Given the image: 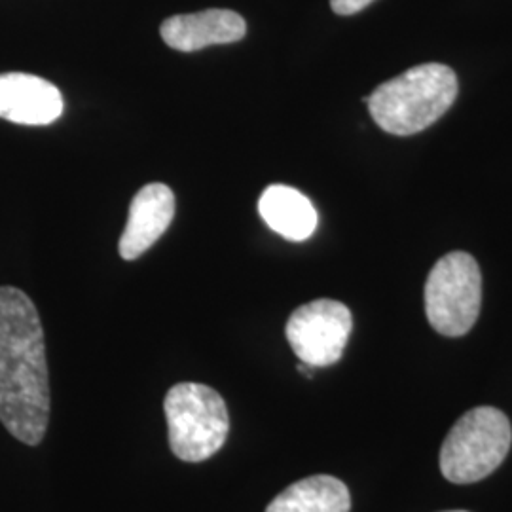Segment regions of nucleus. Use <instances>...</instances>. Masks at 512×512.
Masks as SVG:
<instances>
[{
    "mask_svg": "<svg viewBox=\"0 0 512 512\" xmlns=\"http://www.w3.org/2000/svg\"><path fill=\"white\" fill-rule=\"evenodd\" d=\"M452 512H465V511H452Z\"/></svg>",
    "mask_w": 512,
    "mask_h": 512,
    "instance_id": "obj_13",
    "label": "nucleus"
},
{
    "mask_svg": "<svg viewBox=\"0 0 512 512\" xmlns=\"http://www.w3.org/2000/svg\"><path fill=\"white\" fill-rule=\"evenodd\" d=\"M372 2L374 0H330V6L338 16H353L365 10L366 6Z\"/></svg>",
    "mask_w": 512,
    "mask_h": 512,
    "instance_id": "obj_12",
    "label": "nucleus"
},
{
    "mask_svg": "<svg viewBox=\"0 0 512 512\" xmlns=\"http://www.w3.org/2000/svg\"><path fill=\"white\" fill-rule=\"evenodd\" d=\"M247 33V23L232 10L211 8L196 14L165 19L160 35L177 52H198L215 44L239 42Z\"/></svg>",
    "mask_w": 512,
    "mask_h": 512,
    "instance_id": "obj_9",
    "label": "nucleus"
},
{
    "mask_svg": "<svg viewBox=\"0 0 512 512\" xmlns=\"http://www.w3.org/2000/svg\"><path fill=\"white\" fill-rule=\"evenodd\" d=\"M258 211L275 234L289 241H304L317 228V211L310 200L285 184L268 186L260 196Z\"/></svg>",
    "mask_w": 512,
    "mask_h": 512,
    "instance_id": "obj_10",
    "label": "nucleus"
},
{
    "mask_svg": "<svg viewBox=\"0 0 512 512\" xmlns=\"http://www.w3.org/2000/svg\"><path fill=\"white\" fill-rule=\"evenodd\" d=\"M482 306V275L475 258L463 251L442 256L425 285V311L442 336L458 338L475 327Z\"/></svg>",
    "mask_w": 512,
    "mask_h": 512,
    "instance_id": "obj_5",
    "label": "nucleus"
},
{
    "mask_svg": "<svg viewBox=\"0 0 512 512\" xmlns=\"http://www.w3.org/2000/svg\"><path fill=\"white\" fill-rule=\"evenodd\" d=\"M458 76L440 63H425L387 80L365 97L372 120L391 135H414L435 124L458 97Z\"/></svg>",
    "mask_w": 512,
    "mask_h": 512,
    "instance_id": "obj_2",
    "label": "nucleus"
},
{
    "mask_svg": "<svg viewBox=\"0 0 512 512\" xmlns=\"http://www.w3.org/2000/svg\"><path fill=\"white\" fill-rule=\"evenodd\" d=\"M512 444L509 418L492 406L461 416L440 450V471L454 484H473L505 461Z\"/></svg>",
    "mask_w": 512,
    "mask_h": 512,
    "instance_id": "obj_3",
    "label": "nucleus"
},
{
    "mask_svg": "<svg viewBox=\"0 0 512 512\" xmlns=\"http://www.w3.org/2000/svg\"><path fill=\"white\" fill-rule=\"evenodd\" d=\"M171 452L188 463L215 456L230 431L224 399L203 384L173 385L164 401Z\"/></svg>",
    "mask_w": 512,
    "mask_h": 512,
    "instance_id": "obj_4",
    "label": "nucleus"
},
{
    "mask_svg": "<svg viewBox=\"0 0 512 512\" xmlns=\"http://www.w3.org/2000/svg\"><path fill=\"white\" fill-rule=\"evenodd\" d=\"M348 486L329 475H315L291 484L266 512H349Z\"/></svg>",
    "mask_w": 512,
    "mask_h": 512,
    "instance_id": "obj_11",
    "label": "nucleus"
},
{
    "mask_svg": "<svg viewBox=\"0 0 512 512\" xmlns=\"http://www.w3.org/2000/svg\"><path fill=\"white\" fill-rule=\"evenodd\" d=\"M351 329L353 317L348 306L321 298L294 310L285 334L304 365L323 368L342 359Z\"/></svg>",
    "mask_w": 512,
    "mask_h": 512,
    "instance_id": "obj_6",
    "label": "nucleus"
},
{
    "mask_svg": "<svg viewBox=\"0 0 512 512\" xmlns=\"http://www.w3.org/2000/svg\"><path fill=\"white\" fill-rule=\"evenodd\" d=\"M63 114L52 82L25 73L0 74V118L21 126H48Z\"/></svg>",
    "mask_w": 512,
    "mask_h": 512,
    "instance_id": "obj_7",
    "label": "nucleus"
},
{
    "mask_svg": "<svg viewBox=\"0 0 512 512\" xmlns=\"http://www.w3.org/2000/svg\"><path fill=\"white\" fill-rule=\"evenodd\" d=\"M175 217V196L169 186H143L129 205L128 224L118 243L124 260H135L162 238Z\"/></svg>",
    "mask_w": 512,
    "mask_h": 512,
    "instance_id": "obj_8",
    "label": "nucleus"
},
{
    "mask_svg": "<svg viewBox=\"0 0 512 512\" xmlns=\"http://www.w3.org/2000/svg\"><path fill=\"white\" fill-rule=\"evenodd\" d=\"M0 421L19 442L37 446L50 421L44 330L33 300L0 287Z\"/></svg>",
    "mask_w": 512,
    "mask_h": 512,
    "instance_id": "obj_1",
    "label": "nucleus"
}]
</instances>
